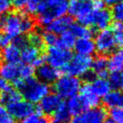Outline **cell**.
<instances>
[{
    "mask_svg": "<svg viewBox=\"0 0 123 123\" xmlns=\"http://www.w3.org/2000/svg\"><path fill=\"white\" fill-rule=\"evenodd\" d=\"M35 22L28 13L7 12L0 15V31L11 38L34 31Z\"/></svg>",
    "mask_w": 123,
    "mask_h": 123,
    "instance_id": "1",
    "label": "cell"
},
{
    "mask_svg": "<svg viewBox=\"0 0 123 123\" xmlns=\"http://www.w3.org/2000/svg\"><path fill=\"white\" fill-rule=\"evenodd\" d=\"M68 10L67 0H45L35 15H37L36 23L46 26L52 20L65 15Z\"/></svg>",
    "mask_w": 123,
    "mask_h": 123,
    "instance_id": "2",
    "label": "cell"
},
{
    "mask_svg": "<svg viewBox=\"0 0 123 123\" xmlns=\"http://www.w3.org/2000/svg\"><path fill=\"white\" fill-rule=\"evenodd\" d=\"M19 91L25 100L35 104L38 103L46 94H48L51 91V88L48 83L32 77L24 80L23 84Z\"/></svg>",
    "mask_w": 123,
    "mask_h": 123,
    "instance_id": "3",
    "label": "cell"
},
{
    "mask_svg": "<svg viewBox=\"0 0 123 123\" xmlns=\"http://www.w3.org/2000/svg\"><path fill=\"white\" fill-rule=\"evenodd\" d=\"M94 11L95 8L93 7L92 1L70 0L68 2L67 12L74 16L79 23L86 26H92Z\"/></svg>",
    "mask_w": 123,
    "mask_h": 123,
    "instance_id": "4",
    "label": "cell"
},
{
    "mask_svg": "<svg viewBox=\"0 0 123 123\" xmlns=\"http://www.w3.org/2000/svg\"><path fill=\"white\" fill-rule=\"evenodd\" d=\"M54 89L61 98L69 99L71 97L76 96L81 86V81L79 77L65 74L59 77L54 82Z\"/></svg>",
    "mask_w": 123,
    "mask_h": 123,
    "instance_id": "5",
    "label": "cell"
},
{
    "mask_svg": "<svg viewBox=\"0 0 123 123\" xmlns=\"http://www.w3.org/2000/svg\"><path fill=\"white\" fill-rule=\"evenodd\" d=\"M92 58L91 55L77 54L61 72L76 77H85L92 69Z\"/></svg>",
    "mask_w": 123,
    "mask_h": 123,
    "instance_id": "6",
    "label": "cell"
},
{
    "mask_svg": "<svg viewBox=\"0 0 123 123\" xmlns=\"http://www.w3.org/2000/svg\"><path fill=\"white\" fill-rule=\"evenodd\" d=\"M72 57L73 53L69 49H64L55 44L49 46L45 55V61L51 66L62 71L69 63Z\"/></svg>",
    "mask_w": 123,
    "mask_h": 123,
    "instance_id": "7",
    "label": "cell"
},
{
    "mask_svg": "<svg viewBox=\"0 0 123 123\" xmlns=\"http://www.w3.org/2000/svg\"><path fill=\"white\" fill-rule=\"evenodd\" d=\"M95 44V50L101 55L111 54L115 50L116 43L114 35L111 28H104L98 33L93 41Z\"/></svg>",
    "mask_w": 123,
    "mask_h": 123,
    "instance_id": "8",
    "label": "cell"
},
{
    "mask_svg": "<svg viewBox=\"0 0 123 123\" xmlns=\"http://www.w3.org/2000/svg\"><path fill=\"white\" fill-rule=\"evenodd\" d=\"M108 112L104 107L85 109L79 114L73 116L72 123H102L107 119Z\"/></svg>",
    "mask_w": 123,
    "mask_h": 123,
    "instance_id": "9",
    "label": "cell"
},
{
    "mask_svg": "<svg viewBox=\"0 0 123 123\" xmlns=\"http://www.w3.org/2000/svg\"><path fill=\"white\" fill-rule=\"evenodd\" d=\"M78 94H79V99L81 100V105L84 110L97 107L100 105V98L93 91L91 82H86L83 85L81 84Z\"/></svg>",
    "mask_w": 123,
    "mask_h": 123,
    "instance_id": "10",
    "label": "cell"
},
{
    "mask_svg": "<svg viewBox=\"0 0 123 123\" xmlns=\"http://www.w3.org/2000/svg\"><path fill=\"white\" fill-rule=\"evenodd\" d=\"M62 102V98L57 93H48L39 101V105L35 111L40 114L51 115Z\"/></svg>",
    "mask_w": 123,
    "mask_h": 123,
    "instance_id": "11",
    "label": "cell"
},
{
    "mask_svg": "<svg viewBox=\"0 0 123 123\" xmlns=\"http://www.w3.org/2000/svg\"><path fill=\"white\" fill-rule=\"evenodd\" d=\"M7 109L15 119H23L35 110L34 104L26 100H20L16 102L8 104Z\"/></svg>",
    "mask_w": 123,
    "mask_h": 123,
    "instance_id": "12",
    "label": "cell"
},
{
    "mask_svg": "<svg viewBox=\"0 0 123 123\" xmlns=\"http://www.w3.org/2000/svg\"><path fill=\"white\" fill-rule=\"evenodd\" d=\"M60 74H61L60 70L51 66L50 64H45V63L39 66L36 71L37 78L40 81L48 83V84L54 83L60 77Z\"/></svg>",
    "mask_w": 123,
    "mask_h": 123,
    "instance_id": "13",
    "label": "cell"
},
{
    "mask_svg": "<svg viewBox=\"0 0 123 123\" xmlns=\"http://www.w3.org/2000/svg\"><path fill=\"white\" fill-rule=\"evenodd\" d=\"M73 23V21L71 16L63 15L52 20L45 27L47 31H50L56 35H61L64 31L68 30Z\"/></svg>",
    "mask_w": 123,
    "mask_h": 123,
    "instance_id": "14",
    "label": "cell"
},
{
    "mask_svg": "<svg viewBox=\"0 0 123 123\" xmlns=\"http://www.w3.org/2000/svg\"><path fill=\"white\" fill-rule=\"evenodd\" d=\"M111 13L109 11L107 8L102 7L100 9H95L94 15H93L92 26H95L100 30L107 28L111 22Z\"/></svg>",
    "mask_w": 123,
    "mask_h": 123,
    "instance_id": "15",
    "label": "cell"
},
{
    "mask_svg": "<svg viewBox=\"0 0 123 123\" xmlns=\"http://www.w3.org/2000/svg\"><path fill=\"white\" fill-rule=\"evenodd\" d=\"M123 69V47L113 51L108 58V70L111 73H120Z\"/></svg>",
    "mask_w": 123,
    "mask_h": 123,
    "instance_id": "16",
    "label": "cell"
},
{
    "mask_svg": "<svg viewBox=\"0 0 123 123\" xmlns=\"http://www.w3.org/2000/svg\"><path fill=\"white\" fill-rule=\"evenodd\" d=\"M19 63L6 62L0 64V78L8 81H12L19 76Z\"/></svg>",
    "mask_w": 123,
    "mask_h": 123,
    "instance_id": "17",
    "label": "cell"
},
{
    "mask_svg": "<svg viewBox=\"0 0 123 123\" xmlns=\"http://www.w3.org/2000/svg\"><path fill=\"white\" fill-rule=\"evenodd\" d=\"M92 69L94 74L98 77L101 78H107L109 75V70H108V58L105 55H101L96 57L94 60L92 59Z\"/></svg>",
    "mask_w": 123,
    "mask_h": 123,
    "instance_id": "18",
    "label": "cell"
},
{
    "mask_svg": "<svg viewBox=\"0 0 123 123\" xmlns=\"http://www.w3.org/2000/svg\"><path fill=\"white\" fill-rule=\"evenodd\" d=\"M74 49L77 54L92 55L95 53V44L92 38H78L74 43Z\"/></svg>",
    "mask_w": 123,
    "mask_h": 123,
    "instance_id": "19",
    "label": "cell"
},
{
    "mask_svg": "<svg viewBox=\"0 0 123 123\" xmlns=\"http://www.w3.org/2000/svg\"><path fill=\"white\" fill-rule=\"evenodd\" d=\"M103 103L109 109L116 107H122L123 105V92L117 89L111 91L103 97Z\"/></svg>",
    "mask_w": 123,
    "mask_h": 123,
    "instance_id": "20",
    "label": "cell"
},
{
    "mask_svg": "<svg viewBox=\"0 0 123 123\" xmlns=\"http://www.w3.org/2000/svg\"><path fill=\"white\" fill-rule=\"evenodd\" d=\"M1 54L3 60H5L6 62L19 63L21 62V49L12 43L6 47H5Z\"/></svg>",
    "mask_w": 123,
    "mask_h": 123,
    "instance_id": "21",
    "label": "cell"
},
{
    "mask_svg": "<svg viewBox=\"0 0 123 123\" xmlns=\"http://www.w3.org/2000/svg\"><path fill=\"white\" fill-rule=\"evenodd\" d=\"M93 91L96 92V94L100 98H103L108 92L111 91V86L106 78H101V77H97L95 79H92L91 82Z\"/></svg>",
    "mask_w": 123,
    "mask_h": 123,
    "instance_id": "22",
    "label": "cell"
},
{
    "mask_svg": "<svg viewBox=\"0 0 123 123\" xmlns=\"http://www.w3.org/2000/svg\"><path fill=\"white\" fill-rule=\"evenodd\" d=\"M51 115V123H68L72 117L68 111L65 102H62Z\"/></svg>",
    "mask_w": 123,
    "mask_h": 123,
    "instance_id": "23",
    "label": "cell"
},
{
    "mask_svg": "<svg viewBox=\"0 0 123 123\" xmlns=\"http://www.w3.org/2000/svg\"><path fill=\"white\" fill-rule=\"evenodd\" d=\"M41 54V49L31 44H27L21 50V61L24 63L32 64L33 62Z\"/></svg>",
    "mask_w": 123,
    "mask_h": 123,
    "instance_id": "24",
    "label": "cell"
},
{
    "mask_svg": "<svg viewBox=\"0 0 123 123\" xmlns=\"http://www.w3.org/2000/svg\"><path fill=\"white\" fill-rule=\"evenodd\" d=\"M69 29L76 38H92L93 35V31L91 28L80 23H73Z\"/></svg>",
    "mask_w": 123,
    "mask_h": 123,
    "instance_id": "25",
    "label": "cell"
},
{
    "mask_svg": "<svg viewBox=\"0 0 123 123\" xmlns=\"http://www.w3.org/2000/svg\"><path fill=\"white\" fill-rule=\"evenodd\" d=\"M75 41H76V37L71 32V30L68 29V30L64 31L63 33L61 34L60 37L57 40L56 45L60 46L62 48H64V49L71 50L72 48H73Z\"/></svg>",
    "mask_w": 123,
    "mask_h": 123,
    "instance_id": "26",
    "label": "cell"
},
{
    "mask_svg": "<svg viewBox=\"0 0 123 123\" xmlns=\"http://www.w3.org/2000/svg\"><path fill=\"white\" fill-rule=\"evenodd\" d=\"M22 99H23V96L20 91L17 89L12 88L7 92L1 93V102H4L6 105L16 102Z\"/></svg>",
    "mask_w": 123,
    "mask_h": 123,
    "instance_id": "27",
    "label": "cell"
},
{
    "mask_svg": "<svg viewBox=\"0 0 123 123\" xmlns=\"http://www.w3.org/2000/svg\"><path fill=\"white\" fill-rule=\"evenodd\" d=\"M65 104L71 116L77 115V114H79L80 112L84 110L82 105H81V100L79 99V97H77V95L69 98L67 102H65Z\"/></svg>",
    "mask_w": 123,
    "mask_h": 123,
    "instance_id": "28",
    "label": "cell"
},
{
    "mask_svg": "<svg viewBox=\"0 0 123 123\" xmlns=\"http://www.w3.org/2000/svg\"><path fill=\"white\" fill-rule=\"evenodd\" d=\"M111 29L114 35L116 46L119 47V48L123 47V23L116 21L115 23L112 25Z\"/></svg>",
    "mask_w": 123,
    "mask_h": 123,
    "instance_id": "29",
    "label": "cell"
},
{
    "mask_svg": "<svg viewBox=\"0 0 123 123\" xmlns=\"http://www.w3.org/2000/svg\"><path fill=\"white\" fill-rule=\"evenodd\" d=\"M26 38L29 44L35 46V47H37V48L41 49V50L45 45L44 43H43V40L42 35L37 33V32H33V31L30 32L28 34V36H27Z\"/></svg>",
    "mask_w": 123,
    "mask_h": 123,
    "instance_id": "30",
    "label": "cell"
},
{
    "mask_svg": "<svg viewBox=\"0 0 123 123\" xmlns=\"http://www.w3.org/2000/svg\"><path fill=\"white\" fill-rule=\"evenodd\" d=\"M112 6L113 7L111 13V16L113 17V19L117 22L123 23V0L116 3Z\"/></svg>",
    "mask_w": 123,
    "mask_h": 123,
    "instance_id": "31",
    "label": "cell"
},
{
    "mask_svg": "<svg viewBox=\"0 0 123 123\" xmlns=\"http://www.w3.org/2000/svg\"><path fill=\"white\" fill-rule=\"evenodd\" d=\"M35 73V67L29 64V63H25L23 65L19 66V76L23 79H29L34 77Z\"/></svg>",
    "mask_w": 123,
    "mask_h": 123,
    "instance_id": "32",
    "label": "cell"
},
{
    "mask_svg": "<svg viewBox=\"0 0 123 123\" xmlns=\"http://www.w3.org/2000/svg\"><path fill=\"white\" fill-rule=\"evenodd\" d=\"M45 0H27L25 4V9L28 14L35 15L38 11L39 7Z\"/></svg>",
    "mask_w": 123,
    "mask_h": 123,
    "instance_id": "33",
    "label": "cell"
},
{
    "mask_svg": "<svg viewBox=\"0 0 123 123\" xmlns=\"http://www.w3.org/2000/svg\"><path fill=\"white\" fill-rule=\"evenodd\" d=\"M109 116L110 119H111L115 123H123V108H112L110 110Z\"/></svg>",
    "mask_w": 123,
    "mask_h": 123,
    "instance_id": "34",
    "label": "cell"
},
{
    "mask_svg": "<svg viewBox=\"0 0 123 123\" xmlns=\"http://www.w3.org/2000/svg\"><path fill=\"white\" fill-rule=\"evenodd\" d=\"M42 36H43V43H44V44H46V45L52 46V45H55L57 43L58 36L54 33H52L50 31L45 30L42 34Z\"/></svg>",
    "mask_w": 123,
    "mask_h": 123,
    "instance_id": "35",
    "label": "cell"
},
{
    "mask_svg": "<svg viewBox=\"0 0 123 123\" xmlns=\"http://www.w3.org/2000/svg\"><path fill=\"white\" fill-rule=\"evenodd\" d=\"M14 119L7 107L0 104V123H13Z\"/></svg>",
    "mask_w": 123,
    "mask_h": 123,
    "instance_id": "36",
    "label": "cell"
},
{
    "mask_svg": "<svg viewBox=\"0 0 123 123\" xmlns=\"http://www.w3.org/2000/svg\"><path fill=\"white\" fill-rule=\"evenodd\" d=\"M109 77V82L111 86V88L115 89H120V74L119 73H111Z\"/></svg>",
    "mask_w": 123,
    "mask_h": 123,
    "instance_id": "37",
    "label": "cell"
},
{
    "mask_svg": "<svg viewBox=\"0 0 123 123\" xmlns=\"http://www.w3.org/2000/svg\"><path fill=\"white\" fill-rule=\"evenodd\" d=\"M41 116H42V114H40V113H38V112H36L35 111L31 114L27 115L25 118H24L22 123H40Z\"/></svg>",
    "mask_w": 123,
    "mask_h": 123,
    "instance_id": "38",
    "label": "cell"
},
{
    "mask_svg": "<svg viewBox=\"0 0 123 123\" xmlns=\"http://www.w3.org/2000/svg\"><path fill=\"white\" fill-rule=\"evenodd\" d=\"M12 43H14L15 46H17L19 49L22 50L24 47H25L28 44V41H27L26 37H25L22 35H20L14 38V41H13Z\"/></svg>",
    "mask_w": 123,
    "mask_h": 123,
    "instance_id": "39",
    "label": "cell"
},
{
    "mask_svg": "<svg viewBox=\"0 0 123 123\" xmlns=\"http://www.w3.org/2000/svg\"><path fill=\"white\" fill-rule=\"evenodd\" d=\"M12 43V38L4 32L0 31V49H4Z\"/></svg>",
    "mask_w": 123,
    "mask_h": 123,
    "instance_id": "40",
    "label": "cell"
},
{
    "mask_svg": "<svg viewBox=\"0 0 123 123\" xmlns=\"http://www.w3.org/2000/svg\"><path fill=\"white\" fill-rule=\"evenodd\" d=\"M12 7L11 0H0V15L10 11Z\"/></svg>",
    "mask_w": 123,
    "mask_h": 123,
    "instance_id": "41",
    "label": "cell"
},
{
    "mask_svg": "<svg viewBox=\"0 0 123 123\" xmlns=\"http://www.w3.org/2000/svg\"><path fill=\"white\" fill-rule=\"evenodd\" d=\"M12 89V86L10 84V81L5 80L3 78H0V92H6Z\"/></svg>",
    "mask_w": 123,
    "mask_h": 123,
    "instance_id": "42",
    "label": "cell"
},
{
    "mask_svg": "<svg viewBox=\"0 0 123 123\" xmlns=\"http://www.w3.org/2000/svg\"><path fill=\"white\" fill-rule=\"evenodd\" d=\"M27 0H11L12 6L16 9H23L25 6Z\"/></svg>",
    "mask_w": 123,
    "mask_h": 123,
    "instance_id": "43",
    "label": "cell"
},
{
    "mask_svg": "<svg viewBox=\"0 0 123 123\" xmlns=\"http://www.w3.org/2000/svg\"><path fill=\"white\" fill-rule=\"evenodd\" d=\"M45 56L44 55H42V54H40L38 57L35 59V61L33 62V63H32V65L34 66V67H36V68H38L39 66L43 65V63H45Z\"/></svg>",
    "mask_w": 123,
    "mask_h": 123,
    "instance_id": "44",
    "label": "cell"
},
{
    "mask_svg": "<svg viewBox=\"0 0 123 123\" xmlns=\"http://www.w3.org/2000/svg\"><path fill=\"white\" fill-rule=\"evenodd\" d=\"M119 1H121V0H102L104 5H107V6H113Z\"/></svg>",
    "mask_w": 123,
    "mask_h": 123,
    "instance_id": "45",
    "label": "cell"
},
{
    "mask_svg": "<svg viewBox=\"0 0 123 123\" xmlns=\"http://www.w3.org/2000/svg\"><path fill=\"white\" fill-rule=\"evenodd\" d=\"M40 123H51V120L48 117L46 116H41V119H40Z\"/></svg>",
    "mask_w": 123,
    "mask_h": 123,
    "instance_id": "46",
    "label": "cell"
},
{
    "mask_svg": "<svg viewBox=\"0 0 123 123\" xmlns=\"http://www.w3.org/2000/svg\"><path fill=\"white\" fill-rule=\"evenodd\" d=\"M120 89L123 90V69L120 71Z\"/></svg>",
    "mask_w": 123,
    "mask_h": 123,
    "instance_id": "47",
    "label": "cell"
},
{
    "mask_svg": "<svg viewBox=\"0 0 123 123\" xmlns=\"http://www.w3.org/2000/svg\"><path fill=\"white\" fill-rule=\"evenodd\" d=\"M102 123H115V122L111 119H105V120Z\"/></svg>",
    "mask_w": 123,
    "mask_h": 123,
    "instance_id": "48",
    "label": "cell"
},
{
    "mask_svg": "<svg viewBox=\"0 0 123 123\" xmlns=\"http://www.w3.org/2000/svg\"><path fill=\"white\" fill-rule=\"evenodd\" d=\"M2 60H3V58H2V54H1V52H0V64L2 63Z\"/></svg>",
    "mask_w": 123,
    "mask_h": 123,
    "instance_id": "49",
    "label": "cell"
},
{
    "mask_svg": "<svg viewBox=\"0 0 123 123\" xmlns=\"http://www.w3.org/2000/svg\"><path fill=\"white\" fill-rule=\"evenodd\" d=\"M0 102H1V92H0Z\"/></svg>",
    "mask_w": 123,
    "mask_h": 123,
    "instance_id": "50",
    "label": "cell"
},
{
    "mask_svg": "<svg viewBox=\"0 0 123 123\" xmlns=\"http://www.w3.org/2000/svg\"><path fill=\"white\" fill-rule=\"evenodd\" d=\"M13 123H19V122H13Z\"/></svg>",
    "mask_w": 123,
    "mask_h": 123,
    "instance_id": "51",
    "label": "cell"
},
{
    "mask_svg": "<svg viewBox=\"0 0 123 123\" xmlns=\"http://www.w3.org/2000/svg\"><path fill=\"white\" fill-rule=\"evenodd\" d=\"M122 108H123V105H122Z\"/></svg>",
    "mask_w": 123,
    "mask_h": 123,
    "instance_id": "52",
    "label": "cell"
},
{
    "mask_svg": "<svg viewBox=\"0 0 123 123\" xmlns=\"http://www.w3.org/2000/svg\"><path fill=\"white\" fill-rule=\"evenodd\" d=\"M82 1H84V0H82Z\"/></svg>",
    "mask_w": 123,
    "mask_h": 123,
    "instance_id": "53",
    "label": "cell"
}]
</instances>
